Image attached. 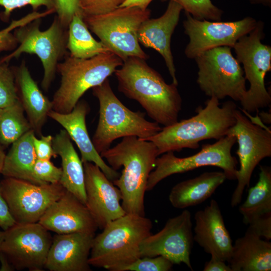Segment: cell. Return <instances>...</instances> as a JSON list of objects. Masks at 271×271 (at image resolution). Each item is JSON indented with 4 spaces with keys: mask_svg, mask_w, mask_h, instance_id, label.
Instances as JSON below:
<instances>
[{
    "mask_svg": "<svg viewBox=\"0 0 271 271\" xmlns=\"http://www.w3.org/2000/svg\"><path fill=\"white\" fill-rule=\"evenodd\" d=\"M114 74L118 91L137 101L154 121L166 126L178 121L182 98L178 85L167 84L145 60L128 58Z\"/></svg>",
    "mask_w": 271,
    "mask_h": 271,
    "instance_id": "cell-1",
    "label": "cell"
},
{
    "mask_svg": "<svg viewBox=\"0 0 271 271\" xmlns=\"http://www.w3.org/2000/svg\"><path fill=\"white\" fill-rule=\"evenodd\" d=\"M100 155L114 170L123 167L119 177L112 182L120 191L125 213L145 216L147 181L159 156L156 146L152 142L129 136L122 138L120 143Z\"/></svg>",
    "mask_w": 271,
    "mask_h": 271,
    "instance_id": "cell-2",
    "label": "cell"
},
{
    "mask_svg": "<svg viewBox=\"0 0 271 271\" xmlns=\"http://www.w3.org/2000/svg\"><path fill=\"white\" fill-rule=\"evenodd\" d=\"M237 109L231 100L226 101L221 107L219 99L212 96L205 107L197 108L194 116L164 126L157 133L142 140L153 143L159 156L185 148L196 149L202 141L218 140L226 136L235 123Z\"/></svg>",
    "mask_w": 271,
    "mask_h": 271,
    "instance_id": "cell-3",
    "label": "cell"
},
{
    "mask_svg": "<svg viewBox=\"0 0 271 271\" xmlns=\"http://www.w3.org/2000/svg\"><path fill=\"white\" fill-rule=\"evenodd\" d=\"M152 220L125 213L109 222L94 236L88 260L90 265L110 271H120L141 257L140 245L152 234Z\"/></svg>",
    "mask_w": 271,
    "mask_h": 271,
    "instance_id": "cell-4",
    "label": "cell"
},
{
    "mask_svg": "<svg viewBox=\"0 0 271 271\" xmlns=\"http://www.w3.org/2000/svg\"><path fill=\"white\" fill-rule=\"evenodd\" d=\"M92 89L99 108L97 126L91 140L99 154L118 138L134 136L144 140L162 129L156 122L147 120L145 112L126 107L114 94L108 78Z\"/></svg>",
    "mask_w": 271,
    "mask_h": 271,
    "instance_id": "cell-5",
    "label": "cell"
},
{
    "mask_svg": "<svg viewBox=\"0 0 271 271\" xmlns=\"http://www.w3.org/2000/svg\"><path fill=\"white\" fill-rule=\"evenodd\" d=\"M123 63L112 52L85 59L67 57L57 67L61 81L53 96L52 110L61 113L71 112L85 92L102 84Z\"/></svg>",
    "mask_w": 271,
    "mask_h": 271,
    "instance_id": "cell-6",
    "label": "cell"
},
{
    "mask_svg": "<svg viewBox=\"0 0 271 271\" xmlns=\"http://www.w3.org/2000/svg\"><path fill=\"white\" fill-rule=\"evenodd\" d=\"M150 15L148 9L119 7L105 14L84 16L83 19L100 42L124 62L130 57L149 58L140 45L138 32Z\"/></svg>",
    "mask_w": 271,
    "mask_h": 271,
    "instance_id": "cell-7",
    "label": "cell"
},
{
    "mask_svg": "<svg viewBox=\"0 0 271 271\" xmlns=\"http://www.w3.org/2000/svg\"><path fill=\"white\" fill-rule=\"evenodd\" d=\"M41 19H36L15 30L14 35L19 46L1 59L0 63H8L23 53L36 55L44 69L41 86L47 91L54 78L58 62L66 53L67 32L56 16L47 29L41 31Z\"/></svg>",
    "mask_w": 271,
    "mask_h": 271,
    "instance_id": "cell-8",
    "label": "cell"
},
{
    "mask_svg": "<svg viewBox=\"0 0 271 271\" xmlns=\"http://www.w3.org/2000/svg\"><path fill=\"white\" fill-rule=\"evenodd\" d=\"M198 67L197 83L209 97H226L241 101L246 92L245 78L240 63L232 55L231 48L210 49L195 58Z\"/></svg>",
    "mask_w": 271,
    "mask_h": 271,
    "instance_id": "cell-9",
    "label": "cell"
},
{
    "mask_svg": "<svg viewBox=\"0 0 271 271\" xmlns=\"http://www.w3.org/2000/svg\"><path fill=\"white\" fill-rule=\"evenodd\" d=\"M240 38L233 47L236 60L243 65L245 78L250 87L240 101L242 110L248 113L258 111L270 103L271 97L265 88L264 78L271 69V47L262 44L263 25L255 28Z\"/></svg>",
    "mask_w": 271,
    "mask_h": 271,
    "instance_id": "cell-10",
    "label": "cell"
},
{
    "mask_svg": "<svg viewBox=\"0 0 271 271\" xmlns=\"http://www.w3.org/2000/svg\"><path fill=\"white\" fill-rule=\"evenodd\" d=\"M236 142L235 136L228 134L214 144L203 145L199 152L189 157L179 158L172 151L163 154L156 160L155 169L147 181L146 191H151L160 182L171 175L205 166L220 168L227 179L236 180L237 162L231 153Z\"/></svg>",
    "mask_w": 271,
    "mask_h": 271,
    "instance_id": "cell-11",
    "label": "cell"
},
{
    "mask_svg": "<svg viewBox=\"0 0 271 271\" xmlns=\"http://www.w3.org/2000/svg\"><path fill=\"white\" fill-rule=\"evenodd\" d=\"M235 123L227 135L235 136L238 144L236 151L240 167L236 175L237 185L232 193V207L241 202L244 189L249 186L252 174L260 162L271 157V131L263 125L254 123L236 109Z\"/></svg>",
    "mask_w": 271,
    "mask_h": 271,
    "instance_id": "cell-12",
    "label": "cell"
},
{
    "mask_svg": "<svg viewBox=\"0 0 271 271\" xmlns=\"http://www.w3.org/2000/svg\"><path fill=\"white\" fill-rule=\"evenodd\" d=\"M2 194L16 223L38 222L66 190L59 183L37 185L10 177L1 181Z\"/></svg>",
    "mask_w": 271,
    "mask_h": 271,
    "instance_id": "cell-13",
    "label": "cell"
},
{
    "mask_svg": "<svg viewBox=\"0 0 271 271\" xmlns=\"http://www.w3.org/2000/svg\"><path fill=\"white\" fill-rule=\"evenodd\" d=\"M39 223L18 224L5 231L0 251L15 269L42 271L53 238Z\"/></svg>",
    "mask_w": 271,
    "mask_h": 271,
    "instance_id": "cell-14",
    "label": "cell"
},
{
    "mask_svg": "<svg viewBox=\"0 0 271 271\" xmlns=\"http://www.w3.org/2000/svg\"><path fill=\"white\" fill-rule=\"evenodd\" d=\"M186 14L187 19L183 26L190 40L185 54L190 59H195L213 48L222 46L233 48L237 41L250 33L257 24L251 17L235 22H212L197 20L189 13Z\"/></svg>",
    "mask_w": 271,
    "mask_h": 271,
    "instance_id": "cell-15",
    "label": "cell"
},
{
    "mask_svg": "<svg viewBox=\"0 0 271 271\" xmlns=\"http://www.w3.org/2000/svg\"><path fill=\"white\" fill-rule=\"evenodd\" d=\"M193 242L191 213L185 209L169 218L159 232L143 240L140 254L141 257L162 256L173 264L183 263L193 270L190 254Z\"/></svg>",
    "mask_w": 271,
    "mask_h": 271,
    "instance_id": "cell-16",
    "label": "cell"
},
{
    "mask_svg": "<svg viewBox=\"0 0 271 271\" xmlns=\"http://www.w3.org/2000/svg\"><path fill=\"white\" fill-rule=\"evenodd\" d=\"M86 204L97 223L103 229L110 221L126 213L120 201L119 189L109 180L101 169L93 163H83Z\"/></svg>",
    "mask_w": 271,
    "mask_h": 271,
    "instance_id": "cell-17",
    "label": "cell"
},
{
    "mask_svg": "<svg viewBox=\"0 0 271 271\" xmlns=\"http://www.w3.org/2000/svg\"><path fill=\"white\" fill-rule=\"evenodd\" d=\"M38 223L57 234H95L98 228L86 206L67 190L47 209Z\"/></svg>",
    "mask_w": 271,
    "mask_h": 271,
    "instance_id": "cell-18",
    "label": "cell"
},
{
    "mask_svg": "<svg viewBox=\"0 0 271 271\" xmlns=\"http://www.w3.org/2000/svg\"><path fill=\"white\" fill-rule=\"evenodd\" d=\"M193 239L211 256L228 261L232 242L218 203L212 199L208 205L194 215Z\"/></svg>",
    "mask_w": 271,
    "mask_h": 271,
    "instance_id": "cell-19",
    "label": "cell"
},
{
    "mask_svg": "<svg viewBox=\"0 0 271 271\" xmlns=\"http://www.w3.org/2000/svg\"><path fill=\"white\" fill-rule=\"evenodd\" d=\"M95 234H57L53 238L45 268L50 271H90L88 260Z\"/></svg>",
    "mask_w": 271,
    "mask_h": 271,
    "instance_id": "cell-20",
    "label": "cell"
},
{
    "mask_svg": "<svg viewBox=\"0 0 271 271\" xmlns=\"http://www.w3.org/2000/svg\"><path fill=\"white\" fill-rule=\"evenodd\" d=\"M89 110L87 103L80 100L69 113H61L52 109L48 116L59 123L75 142L80 152L82 163L89 162L96 165L112 182L117 179L120 174L104 162L93 146L86 124V117Z\"/></svg>",
    "mask_w": 271,
    "mask_h": 271,
    "instance_id": "cell-21",
    "label": "cell"
},
{
    "mask_svg": "<svg viewBox=\"0 0 271 271\" xmlns=\"http://www.w3.org/2000/svg\"><path fill=\"white\" fill-rule=\"evenodd\" d=\"M182 7L176 2L169 1L166 11L160 17L150 18L144 21L138 32L139 43L146 48H153L163 57L173 82L178 85L173 57L171 50V39L177 26Z\"/></svg>",
    "mask_w": 271,
    "mask_h": 271,
    "instance_id": "cell-22",
    "label": "cell"
},
{
    "mask_svg": "<svg viewBox=\"0 0 271 271\" xmlns=\"http://www.w3.org/2000/svg\"><path fill=\"white\" fill-rule=\"evenodd\" d=\"M259 178L239 210L243 222L261 237L271 238V169L260 166Z\"/></svg>",
    "mask_w": 271,
    "mask_h": 271,
    "instance_id": "cell-23",
    "label": "cell"
},
{
    "mask_svg": "<svg viewBox=\"0 0 271 271\" xmlns=\"http://www.w3.org/2000/svg\"><path fill=\"white\" fill-rule=\"evenodd\" d=\"M19 100L35 133L41 136L42 129L53 104L40 89L23 61L13 68Z\"/></svg>",
    "mask_w": 271,
    "mask_h": 271,
    "instance_id": "cell-24",
    "label": "cell"
},
{
    "mask_svg": "<svg viewBox=\"0 0 271 271\" xmlns=\"http://www.w3.org/2000/svg\"><path fill=\"white\" fill-rule=\"evenodd\" d=\"M227 263L231 271H270L271 243L248 227L232 245Z\"/></svg>",
    "mask_w": 271,
    "mask_h": 271,
    "instance_id": "cell-25",
    "label": "cell"
},
{
    "mask_svg": "<svg viewBox=\"0 0 271 271\" xmlns=\"http://www.w3.org/2000/svg\"><path fill=\"white\" fill-rule=\"evenodd\" d=\"M64 129L53 138L52 146L62 162V175L60 183L67 191L86 204L84 171L83 163Z\"/></svg>",
    "mask_w": 271,
    "mask_h": 271,
    "instance_id": "cell-26",
    "label": "cell"
},
{
    "mask_svg": "<svg viewBox=\"0 0 271 271\" xmlns=\"http://www.w3.org/2000/svg\"><path fill=\"white\" fill-rule=\"evenodd\" d=\"M226 179L223 171L204 172L176 184L170 192L169 200L177 209L198 205L210 198Z\"/></svg>",
    "mask_w": 271,
    "mask_h": 271,
    "instance_id": "cell-27",
    "label": "cell"
},
{
    "mask_svg": "<svg viewBox=\"0 0 271 271\" xmlns=\"http://www.w3.org/2000/svg\"><path fill=\"white\" fill-rule=\"evenodd\" d=\"M35 136L31 129L12 144L6 155L1 174L5 177L29 181L43 185L34 176L33 167L37 159L33 145Z\"/></svg>",
    "mask_w": 271,
    "mask_h": 271,
    "instance_id": "cell-28",
    "label": "cell"
},
{
    "mask_svg": "<svg viewBox=\"0 0 271 271\" xmlns=\"http://www.w3.org/2000/svg\"><path fill=\"white\" fill-rule=\"evenodd\" d=\"M66 48L70 56L83 59L111 52L92 37L81 14L75 15L68 26Z\"/></svg>",
    "mask_w": 271,
    "mask_h": 271,
    "instance_id": "cell-29",
    "label": "cell"
},
{
    "mask_svg": "<svg viewBox=\"0 0 271 271\" xmlns=\"http://www.w3.org/2000/svg\"><path fill=\"white\" fill-rule=\"evenodd\" d=\"M24 110L19 100L11 106L0 111V144L4 146L12 144L32 129L24 115Z\"/></svg>",
    "mask_w": 271,
    "mask_h": 271,
    "instance_id": "cell-30",
    "label": "cell"
},
{
    "mask_svg": "<svg viewBox=\"0 0 271 271\" xmlns=\"http://www.w3.org/2000/svg\"><path fill=\"white\" fill-rule=\"evenodd\" d=\"M173 1L180 5L186 13L199 20L219 21L222 11L214 5L211 0H163Z\"/></svg>",
    "mask_w": 271,
    "mask_h": 271,
    "instance_id": "cell-31",
    "label": "cell"
},
{
    "mask_svg": "<svg viewBox=\"0 0 271 271\" xmlns=\"http://www.w3.org/2000/svg\"><path fill=\"white\" fill-rule=\"evenodd\" d=\"M51 14H53L51 10H46L43 12L33 11L19 20H12L7 27L0 30V53L12 50L16 47L18 43L12 33L13 30Z\"/></svg>",
    "mask_w": 271,
    "mask_h": 271,
    "instance_id": "cell-32",
    "label": "cell"
},
{
    "mask_svg": "<svg viewBox=\"0 0 271 271\" xmlns=\"http://www.w3.org/2000/svg\"><path fill=\"white\" fill-rule=\"evenodd\" d=\"M8 63H0V108L11 106L19 100L15 75Z\"/></svg>",
    "mask_w": 271,
    "mask_h": 271,
    "instance_id": "cell-33",
    "label": "cell"
},
{
    "mask_svg": "<svg viewBox=\"0 0 271 271\" xmlns=\"http://www.w3.org/2000/svg\"><path fill=\"white\" fill-rule=\"evenodd\" d=\"M173 263L162 256L141 257L123 267L120 271H169Z\"/></svg>",
    "mask_w": 271,
    "mask_h": 271,
    "instance_id": "cell-34",
    "label": "cell"
},
{
    "mask_svg": "<svg viewBox=\"0 0 271 271\" xmlns=\"http://www.w3.org/2000/svg\"><path fill=\"white\" fill-rule=\"evenodd\" d=\"M28 5L32 7L33 11H37L39 8L44 6L47 10H53L56 12L55 0H0V6L4 9L1 18L7 21L14 10Z\"/></svg>",
    "mask_w": 271,
    "mask_h": 271,
    "instance_id": "cell-35",
    "label": "cell"
},
{
    "mask_svg": "<svg viewBox=\"0 0 271 271\" xmlns=\"http://www.w3.org/2000/svg\"><path fill=\"white\" fill-rule=\"evenodd\" d=\"M35 177L42 184L59 183L62 168L55 166L50 160L37 159L33 167Z\"/></svg>",
    "mask_w": 271,
    "mask_h": 271,
    "instance_id": "cell-36",
    "label": "cell"
},
{
    "mask_svg": "<svg viewBox=\"0 0 271 271\" xmlns=\"http://www.w3.org/2000/svg\"><path fill=\"white\" fill-rule=\"evenodd\" d=\"M83 17L105 14L119 7L125 0H79Z\"/></svg>",
    "mask_w": 271,
    "mask_h": 271,
    "instance_id": "cell-37",
    "label": "cell"
},
{
    "mask_svg": "<svg viewBox=\"0 0 271 271\" xmlns=\"http://www.w3.org/2000/svg\"><path fill=\"white\" fill-rule=\"evenodd\" d=\"M56 16L63 27L67 29L73 17L81 14L79 0H55ZM83 16V15H82Z\"/></svg>",
    "mask_w": 271,
    "mask_h": 271,
    "instance_id": "cell-38",
    "label": "cell"
},
{
    "mask_svg": "<svg viewBox=\"0 0 271 271\" xmlns=\"http://www.w3.org/2000/svg\"><path fill=\"white\" fill-rule=\"evenodd\" d=\"M53 138L51 135L42 134L40 139H38L35 136L34 137L33 145L38 159L50 160L52 157H57L52 146Z\"/></svg>",
    "mask_w": 271,
    "mask_h": 271,
    "instance_id": "cell-39",
    "label": "cell"
},
{
    "mask_svg": "<svg viewBox=\"0 0 271 271\" xmlns=\"http://www.w3.org/2000/svg\"><path fill=\"white\" fill-rule=\"evenodd\" d=\"M16 224V222L2 194L0 181V227L6 231Z\"/></svg>",
    "mask_w": 271,
    "mask_h": 271,
    "instance_id": "cell-40",
    "label": "cell"
},
{
    "mask_svg": "<svg viewBox=\"0 0 271 271\" xmlns=\"http://www.w3.org/2000/svg\"><path fill=\"white\" fill-rule=\"evenodd\" d=\"M204 271H231L228 264L217 258L212 257L210 259L207 261L203 269Z\"/></svg>",
    "mask_w": 271,
    "mask_h": 271,
    "instance_id": "cell-41",
    "label": "cell"
},
{
    "mask_svg": "<svg viewBox=\"0 0 271 271\" xmlns=\"http://www.w3.org/2000/svg\"><path fill=\"white\" fill-rule=\"evenodd\" d=\"M153 0H125L120 6L123 7H136L142 10H146Z\"/></svg>",
    "mask_w": 271,
    "mask_h": 271,
    "instance_id": "cell-42",
    "label": "cell"
},
{
    "mask_svg": "<svg viewBox=\"0 0 271 271\" xmlns=\"http://www.w3.org/2000/svg\"><path fill=\"white\" fill-rule=\"evenodd\" d=\"M0 262L1 263L0 270L12 271L15 270L7 256L1 251H0Z\"/></svg>",
    "mask_w": 271,
    "mask_h": 271,
    "instance_id": "cell-43",
    "label": "cell"
},
{
    "mask_svg": "<svg viewBox=\"0 0 271 271\" xmlns=\"http://www.w3.org/2000/svg\"><path fill=\"white\" fill-rule=\"evenodd\" d=\"M6 154L4 151L3 146L0 144V174L3 170Z\"/></svg>",
    "mask_w": 271,
    "mask_h": 271,
    "instance_id": "cell-44",
    "label": "cell"
},
{
    "mask_svg": "<svg viewBox=\"0 0 271 271\" xmlns=\"http://www.w3.org/2000/svg\"><path fill=\"white\" fill-rule=\"evenodd\" d=\"M252 3L262 4L264 5L269 6L270 4L271 0H250Z\"/></svg>",
    "mask_w": 271,
    "mask_h": 271,
    "instance_id": "cell-45",
    "label": "cell"
},
{
    "mask_svg": "<svg viewBox=\"0 0 271 271\" xmlns=\"http://www.w3.org/2000/svg\"><path fill=\"white\" fill-rule=\"evenodd\" d=\"M5 231L0 230V250H1L2 244L5 238Z\"/></svg>",
    "mask_w": 271,
    "mask_h": 271,
    "instance_id": "cell-46",
    "label": "cell"
},
{
    "mask_svg": "<svg viewBox=\"0 0 271 271\" xmlns=\"http://www.w3.org/2000/svg\"><path fill=\"white\" fill-rule=\"evenodd\" d=\"M2 109V108H0V111Z\"/></svg>",
    "mask_w": 271,
    "mask_h": 271,
    "instance_id": "cell-47",
    "label": "cell"
}]
</instances>
